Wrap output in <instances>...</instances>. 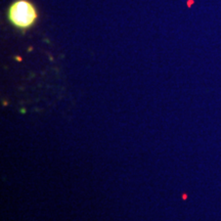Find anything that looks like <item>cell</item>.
<instances>
[{"label": "cell", "instance_id": "1", "mask_svg": "<svg viewBox=\"0 0 221 221\" xmlns=\"http://www.w3.org/2000/svg\"><path fill=\"white\" fill-rule=\"evenodd\" d=\"M9 22L19 29H28L35 24L38 13L34 4L29 0H17L7 11Z\"/></svg>", "mask_w": 221, "mask_h": 221}]
</instances>
